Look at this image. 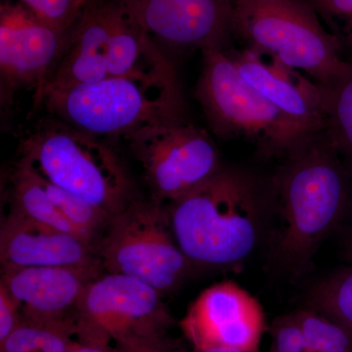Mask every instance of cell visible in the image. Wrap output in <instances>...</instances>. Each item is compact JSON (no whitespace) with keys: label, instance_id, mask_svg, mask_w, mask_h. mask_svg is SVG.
Masks as SVG:
<instances>
[{"label":"cell","instance_id":"obj_6","mask_svg":"<svg viewBox=\"0 0 352 352\" xmlns=\"http://www.w3.org/2000/svg\"><path fill=\"white\" fill-rule=\"evenodd\" d=\"M236 36L326 87L351 66L339 38L305 0H234Z\"/></svg>","mask_w":352,"mask_h":352},{"label":"cell","instance_id":"obj_21","mask_svg":"<svg viewBox=\"0 0 352 352\" xmlns=\"http://www.w3.org/2000/svg\"><path fill=\"white\" fill-rule=\"evenodd\" d=\"M76 333V323L24 322L0 342V352H67Z\"/></svg>","mask_w":352,"mask_h":352},{"label":"cell","instance_id":"obj_29","mask_svg":"<svg viewBox=\"0 0 352 352\" xmlns=\"http://www.w3.org/2000/svg\"><path fill=\"white\" fill-rule=\"evenodd\" d=\"M338 38L342 44V51H344L346 61H352V25L347 28L346 31L342 32Z\"/></svg>","mask_w":352,"mask_h":352},{"label":"cell","instance_id":"obj_30","mask_svg":"<svg viewBox=\"0 0 352 352\" xmlns=\"http://www.w3.org/2000/svg\"><path fill=\"white\" fill-rule=\"evenodd\" d=\"M344 250H346V258L352 263V226L347 232Z\"/></svg>","mask_w":352,"mask_h":352},{"label":"cell","instance_id":"obj_27","mask_svg":"<svg viewBox=\"0 0 352 352\" xmlns=\"http://www.w3.org/2000/svg\"><path fill=\"white\" fill-rule=\"evenodd\" d=\"M120 351L122 352H188L173 339L166 340V342H161V344L120 349Z\"/></svg>","mask_w":352,"mask_h":352},{"label":"cell","instance_id":"obj_22","mask_svg":"<svg viewBox=\"0 0 352 352\" xmlns=\"http://www.w3.org/2000/svg\"><path fill=\"white\" fill-rule=\"evenodd\" d=\"M310 352H352V330L309 308L294 312Z\"/></svg>","mask_w":352,"mask_h":352},{"label":"cell","instance_id":"obj_14","mask_svg":"<svg viewBox=\"0 0 352 352\" xmlns=\"http://www.w3.org/2000/svg\"><path fill=\"white\" fill-rule=\"evenodd\" d=\"M227 50L241 76L294 124L310 135L324 131L320 85L256 48L245 45Z\"/></svg>","mask_w":352,"mask_h":352},{"label":"cell","instance_id":"obj_17","mask_svg":"<svg viewBox=\"0 0 352 352\" xmlns=\"http://www.w3.org/2000/svg\"><path fill=\"white\" fill-rule=\"evenodd\" d=\"M108 74L109 78H176L173 65L161 48L127 13L124 6L111 39Z\"/></svg>","mask_w":352,"mask_h":352},{"label":"cell","instance_id":"obj_20","mask_svg":"<svg viewBox=\"0 0 352 352\" xmlns=\"http://www.w3.org/2000/svg\"><path fill=\"white\" fill-rule=\"evenodd\" d=\"M307 308L352 330V266L317 282L308 293Z\"/></svg>","mask_w":352,"mask_h":352},{"label":"cell","instance_id":"obj_1","mask_svg":"<svg viewBox=\"0 0 352 352\" xmlns=\"http://www.w3.org/2000/svg\"><path fill=\"white\" fill-rule=\"evenodd\" d=\"M270 190V265L282 274L302 276L312 267L324 241L349 215L352 179L322 131L284 160Z\"/></svg>","mask_w":352,"mask_h":352},{"label":"cell","instance_id":"obj_15","mask_svg":"<svg viewBox=\"0 0 352 352\" xmlns=\"http://www.w3.org/2000/svg\"><path fill=\"white\" fill-rule=\"evenodd\" d=\"M120 0H87L71 28L45 92L100 82L109 78L111 39L122 11Z\"/></svg>","mask_w":352,"mask_h":352},{"label":"cell","instance_id":"obj_4","mask_svg":"<svg viewBox=\"0 0 352 352\" xmlns=\"http://www.w3.org/2000/svg\"><path fill=\"white\" fill-rule=\"evenodd\" d=\"M19 163L51 184L103 210L110 219L133 201L131 180L115 154L99 139L45 122L20 144Z\"/></svg>","mask_w":352,"mask_h":352},{"label":"cell","instance_id":"obj_3","mask_svg":"<svg viewBox=\"0 0 352 352\" xmlns=\"http://www.w3.org/2000/svg\"><path fill=\"white\" fill-rule=\"evenodd\" d=\"M41 102L60 122L97 139H126L147 127L185 120L177 78H108L51 90Z\"/></svg>","mask_w":352,"mask_h":352},{"label":"cell","instance_id":"obj_18","mask_svg":"<svg viewBox=\"0 0 352 352\" xmlns=\"http://www.w3.org/2000/svg\"><path fill=\"white\" fill-rule=\"evenodd\" d=\"M8 199L9 208L23 217L82 238L51 201L38 175L19 162L9 178Z\"/></svg>","mask_w":352,"mask_h":352},{"label":"cell","instance_id":"obj_19","mask_svg":"<svg viewBox=\"0 0 352 352\" xmlns=\"http://www.w3.org/2000/svg\"><path fill=\"white\" fill-rule=\"evenodd\" d=\"M326 135L352 179V61L344 75L322 87Z\"/></svg>","mask_w":352,"mask_h":352},{"label":"cell","instance_id":"obj_31","mask_svg":"<svg viewBox=\"0 0 352 352\" xmlns=\"http://www.w3.org/2000/svg\"><path fill=\"white\" fill-rule=\"evenodd\" d=\"M194 352H242L238 349H232V347L219 346L212 347V349H204V351H194Z\"/></svg>","mask_w":352,"mask_h":352},{"label":"cell","instance_id":"obj_10","mask_svg":"<svg viewBox=\"0 0 352 352\" xmlns=\"http://www.w3.org/2000/svg\"><path fill=\"white\" fill-rule=\"evenodd\" d=\"M160 48L179 52L230 48L234 0H120Z\"/></svg>","mask_w":352,"mask_h":352},{"label":"cell","instance_id":"obj_9","mask_svg":"<svg viewBox=\"0 0 352 352\" xmlns=\"http://www.w3.org/2000/svg\"><path fill=\"white\" fill-rule=\"evenodd\" d=\"M144 171L152 200L187 195L221 170L214 139L186 120L150 126L126 138Z\"/></svg>","mask_w":352,"mask_h":352},{"label":"cell","instance_id":"obj_26","mask_svg":"<svg viewBox=\"0 0 352 352\" xmlns=\"http://www.w3.org/2000/svg\"><path fill=\"white\" fill-rule=\"evenodd\" d=\"M21 323L19 308L6 289L0 286V342L8 338Z\"/></svg>","mask_w":352,"mask_h":352},{"label":"cell","instance_id":"obj_16","mask_svg":"<svg viewBox=\"0 0 352 352\" xmlns=\"http://www.w3.org/2000/svg\"><path fill=\"white\" fill-rule=\"evenodd\" d=\"M87 271L65 267L1 270L0 286L19 308L22 321L75 323L76 307L89 282Z\"/></svg>","mask_w":352,"mask_h":352},{"label":"cell","instance_id":"obj_13","mask_svg":"<svg viewBox=\"0 0 352 352\" xmlns=\"http://www.w3.org/2000/svg\"><path fill=\"white\" fill-rule=\"evenodd\" d=\"M1 270L65 267L101 275L96 245L74 234L41 226L9 208L0 228Z\"/></svg>","mask_w":352,"mask_h":352},{"label":"cell","instance_id":"obj_5","mask_svg":"<svg viewBox=\"0 0 352 352\" xmlns=\"http://www.w3.org/2000/svg\"><path fill=\"white\" fill-rule=\"evenodd\" d=\"M201 54L196 96L215 134L244 139L256 146L261 156L283 160L314 138L241 76L228 50H205Z\"/></svg>","mask_w":352,"mask_h":352},{"label":"cell","instance_id":"obj_12","mask_svg":"<svg viewBox=\"0 0 352 352\" xmlns=\"http://www.w3.org/2000/svg\"><path fill=\"white\" fill-rule=\"evenodd\" d=\"M68 34L39 19L18 0L0 6V69L7 89H36L41 102L44 87L56 66Z\"/></svg>","mask_w":352,"mask_h":352},{"label":"cell","instance_id":"obj_7","mask_svg":"<svg viewBox=\"0 0 352 352\" xmlns=\"http://www.w3.org/2000/svg\"><path fill=\"white\" fill-rule=\"evenodd\" d=\"M97 251L105 272L140 280L164 296L196 270L176 242L168 208L154 200L134 199L113 217Z\"/></svg>","mask_w":352,"mask_h":352},{"label":"cell","instance_id":"obj_23","mask_svg":"<svg viewBox=\"0 0 352 352\" xmlns=\"http://www.w3.org/2000/svg\"><path fill=\"white\" fill-rule=\"evenodd\" d=\"M32 13L59 31L68 34L87 0H18Z\"/></svg>","mask_w":352,"mask_h":352},{"label":"cell","instance_id":"obj_8","mask_svg":"<svg viewBox=\"0 0 352 352\" xmlns=\"http://www.w3.org/2000/svg\"><path fill=\"white\" fill-rule=\"evenodd\" d=\"M164 296L140 280L106 272L88 283L76 307V339L120 349L170 339L175 324Z\"/></svg>","mask_w":352,"mask_h":352},{"label":"cell","instance_id":"obj_28","mask_svg":"<svg viewBox=\"0 0 352 352\" xmlns=\"http://www.w3.org/2000/svg\"><path fill=\"white\" fill-rule=\"evenodd\" d=\"M67 352H122V351L115 346H102V344L82 342L74 336L73 339L69 342Z\"/></svg>","mask_w":352,"mask_h":352},{"label":"cell","instance_id":"obj_25","mask_svg":"<svg viewBox=\"0 0 352 352\" xmlns=\"http://www.w3.org/2000/svg\"><path fill=\"white\" fill-rule=\"evenodd\" d=\"M339 38L352 25V0H305Z\"/></svg>","mask_w":352,"mask_h":352},{"label":"cell","instance_id":"obj_11","mask_svg":"<svg viewBox=\"0 0 352 352\" xmlns=\"http://www.w3.org/2000/svg\"><path fill=\"white\" fill-rule=\"evenodd\" d=\"M180 328L194 351L226 346L259 352L267 326L258 300L239 285L224 281L201 292L190 305Z\"/></svg>","mask_w":352,"mask_h":352},{"label":"cell","instance_id":"obj_2","mask_svg":"<svg viewBox=\"0 0 352 352\" xmlns=\"http://www.w3.org/2000/svg\"><path fill=\"white\" fill-rule=\"evenodd\" d=\"M166 208L176 242L196 268L239 267L270 240V186L248 171L223 166Z\"/></svg>","mask_w":352,"mask_h":352},{"label":"cell","instance_id":"obj_24","mask_svg":"<svg viewBox=\"0 0 352 352\" xmlns=\"http://www.w3.org/2000/svg\"><path fill=\"white\" fill-rule=\"evenodd\" d=\"M270 352H310L293 314L277 317L270 327Z\"/></svg>","mask_w":352,"mask_h":352}]
</instances>
